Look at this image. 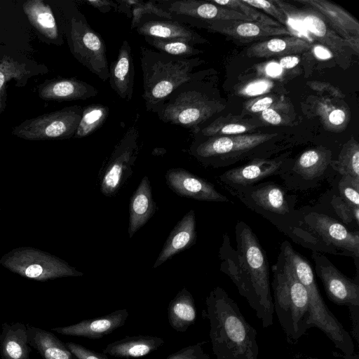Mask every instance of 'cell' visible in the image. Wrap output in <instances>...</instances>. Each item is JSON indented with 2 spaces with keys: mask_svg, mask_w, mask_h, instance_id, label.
I'll return each instance as SVG.
<instances>
[{
  "mask_svg": "<svg viewBox=\"0 0 359 359\" xmlns=\"http://www.w3.org/2000/svg\"><path fill=\"white\" fill-rule=\"evenodd\" d=\"M140 114L137 112L104 167L100 183L104 196L114 195L132 174V167L140 151Z\"/></svg>",
  "mask_w": 359,
  "mask_h": 359,
  "instance_id": "obj_12",
  "label": "cell"
},
{
  "mask_svg": "<svg viewBox=\"0 0 359 359\" xmlns=\"http://www.w3.org/2000/svg\"><path fill=\"white\" fill-rule=\"evenodd\" d=\"M306 84L313 90L321 93L327 92L336 99H343L345 97L340 89L327 82L313 81L307 82Z\"/></svg>",
  "mask_w": 359,
  "mask_h": 359,
  "instance_id": "obj_50",
  "label": "cell"
},
{
  "mask_svg": "<svg viewBox=\"0 0 359 359\" xmlns=\"http://www.w3.org/2000/svg\"><path fill=\"white\" fill-rule=\"evenodd\" d=\"M313 111L320 117L325 130L334 132L344 130L349 122L348 109L340 101L325 97H317L313 102Z\"/></svg>",
  "mask_w": 359,
  "mask_h": 359,
  "instance_id": "obj_33",
  "label": "cell"
},
{
  "mask_svg": "<svg viewBox=\"0 0 359 359\" xmlns=\"http://www.w3.org/2000/svg\"><path fill=\"white\" fill-rule=\"evenodd\" d=\"M27 325L20 322L4 323L0 334L1 359H29Z\"/></svg>",
  "mask_w": 359,
  "mask_h": 359,
  "instance_id": "obj_29",
  "label": "cell"
},
{
  "mask_svg": "<svg viewBox=\"0 0 359 359\" xmlns=\"http://www.w3.org/2000/svg\"><path fill=\"white\" fill-rule=\"evenodd\" d=\"M196 307L192 294L185 287L169 302L168 319L170 327L179 332H185L196 320Z\"/></svg>",
  "mask_w": 359,
  "mask_h": 359,
  "instance_id": "obj_32",
  "label": "cell"
},
{
  "mask_svg": "<svg viewBox=\"0 0 359 359\" xmlns=\"http://www.w3.org/2000/svg\"><path fill=\"white\" fill-rule=\"evenodd\" d=\"M128 315L126 309H118L100 317L83 320L74 325L53 327L51 330L65 336L97 339L123 326Z\"/></svg>",
  "mask_w": 359,
  "mask_h": 359,
  "instance_id": "obj_21",
  "label": "cell"
},
{
  "mask_svg": "<svg viewBox=\"0 0 359 359\" xmlns=\"http://www.w3.org/2000/svg\"><path fill=\"white\" fill-rule=\"evenodd\" d=\"M34 74L25 63L20 62L8 56L0 58V114L6 107V83L15 79L18 83L25 84Z\"/></svg>",
  "mask_w": 359,
  "mask_h": 359,
  "instance_id": "obj_37",
  "label": "cell"
},
{
  "mask_svg": "<svg viewBox=\"0 0 359 359\" xmlns=\"http://www.w3.org/2000/svg\"><path fill=\"white\" fill-rule=\"evenodd\" d=\"M333 355L335 356L342 357L345 359H359L358 355L356 353L351 354V355H345V354L339 355L338 353H333Z\"/></svg>",
  "mask_w": 359,
  "mask_h": 359,
  "instance_id": "obj_56",
  "label": "cell"
},
{
  "mask_svg": "<svg viewBox=\"0 0 359 359\" xmlns=\"http://www.w3.org/2000/svg\"><path fill=\"white\" fill-rule=\"evenodd\" d=\"M248 5L262 10L276 18L278 22L286 26L288 25L289 20L283 11L273 2V1L266 0H243Z\"/></svg>",
  "mask_w": 359,
  "mask_h": 359,
  "instance_id": "obj_46",
  "label": "cell"
},
{
  "mask_svg": "<svg viewBox=\"0 0 359 359\" xmlns=\"http://www.w3.org/2000/svg\"><path fill=\"white\" fill-rule=\"evenodd\" d=\"M203 74L197 72L171 93L156 113L161 121L190 129L194 134L225 108L204 83Z\"/></svg>",
  "mask_w": 359,
  "mask_h": 359,
  "instance_id": "obj_5",
  "label": "cell"
},
{
  "mask_svg": "<svg viewBox=\"0 0 359 359\" xmlns=\"http://www.w3.org/2000/svg\"><path fill=\"white\" fill-rule=\"evenodd\" d=\"M331 167L339 175L359 182V144L354 137L342 145L337 157L332 161Z\"/></svg>",
  "mask_w": 359,
  "mask_h": 359,
  "instance_id": "obj_36",
  "label": "cell"
},
{
  "mask_svg": "<svg viewBox=\"0 0 359 359\" xmlns=\"http://www.w3.org/2000/svg\"><path fill=\"white\" fill-rule=\"evenodd\" d=\"M189 151L201 163L214 168L225 167L246 158H266L260 151L276 133H248L204 137L194 134Z\"/></svg>",
  "mask_w": 359,
  "mask_h": 359,
  "instance_id": "obj_9",
  "label": "cell"
},
{
  "mask_svg": "<svg viewBox=\"0 0 359 359\" xmlns=\"http://www.w3.org/2000/svg\"><path fill=\"white\" fill-rule=\"evenodd\" d=\"M313 8L330 22L332 28L356 54L359 52V22L340 6L327 0H297Z\"/></svg>",
  "mask_w": 359,
  "mask_h": 359,
  "instance_id": "obj_19",
  "label": "cell"
},
{
  "mask_svg": "<svg viewBox=\"0 0 359 359\" xmlns=\"http://www.w3.org/2000/svg\"><path fill=\"white\" fill-rule=\"evenodd\" d=\"M142 72V98L147 111L156 113L165 100L181 84L194 78V69L203 63L198 57H178L140 48Z\"/></svg>",
  "mask_w": 359,
  "mask_h": 359,
  "instance_id": "obj_4",
  "label": "cell"
},
{
  "mask_svg": "<svg viewBox=\"0 0 359 359\" xmlns=\"http://www.w3.org/2000/svg\"><path fill=\"white\" fill-rule=\"evenodd\" d=\"M200 24L211 32H217L234 39L249 42L264 38L289 35L294 36L286 27H275L255 21L224 20L212 22H196L193 25Z\"/></svg>",
  "mask_w": 359,
  "mask_h": 359,
  "instance_id": "obj_18",
  "label": "cell"
},
{
  "mask_svg": "<svg viewBox=\"0 0 359 359\" xmlns=\"http://www.w3.org/2000/svg\"><path fill=\"white\" fill-rule=\"evenodd\" d=\"M314 270L320 279L328 299L348 308L350 317L359 316V284L343 274L323 253L312 251Z\"/></svg>",
  "mask_w": 359,
  "mask_h": 359,
  "instance_id": "obj_15",
  "label": "cell"
},
{
  "mask_svg": "<svg viewBox=\"0 0 359 359\" xmlns=\"http://www.w3.org/2000/svg\"><path fill=\"white\" fill-rule=\"evenodd\" d=\"M165 343L163 338L137 334L125 337L108 344L103 353L118 358H136L145 356L158 350Z\"/></svg>",
  "mask_w": 359,
  "mask_h": 359,
  "instance_id": "obj_26",
  "label": "cell"
},
{
  "mask_svg": "<svg viewBox=\"0 0 359 359\" xmlns=\"http://www.w3.org/2000/svg\"><path fill=\"white\" fill-rule=\"evenodd\" d=\"M273 305L278 322L289 343H296L311 328L309 294L297 277L292 264L280 249L271 266Z\"/></svg>",
  "mask_w": 359,
  "mask_h": 359,
  "instance_id": "obj_3",
  "label": "cell"
},
{
  "mask_svg": "<svg viewBox=\"0 0 359 359\" xmlns=\"http://www.w3.org/2000/svg\"><path fill=\"white\" fill-rule=\"evenodd\" d=\"M155 15L165 18V20H172V16L165 10L161 8L154 1L139 2L134 6L131 12V29H135L139 25L140 20L146 16Z\"/></svg>",
  "mask_w": 359,
  "mask_h": 359,
  "instance_id": "obj_42",
  "label": "cell"
},
{
  "mask_svg": "<svg viewBox=\"0 0 359 359\" xmlns=\"http://www.w3.org/2000/svg\"><path fill=\"white\" fill-rule=\"evenodd\" d=\"M169 187L180 196L198 201L229 202V199L205 180L182 168H172L165 174Z\"/></svg>",
  "mask_w": 359,
  "mask_h": 359,
  "instance_id": "obj_20",
  "label": "cell"
},
{
  "mask_svg": "<svg viewBox=\"0 0 359 359\" xmlns=\"http://www.w3.org/2000/svg\"><path fill=\"white\" fill-rule=\"evenodd\" d=\"M332 151L323 146L304 151L280 177L287 190L305 191L315 189L331 177L334 159Z\"/></svg>",
  "mask_w": 359,
  "mask_h": 359,
  "instance_id": "obj_13",
  "label": "cell"
},
{
  "mask_svg": "<svg viewBox=\"0 0 359 359\" xmlns=\"http://www.w3.org/2000/svg\"><path fill=\"white\" fill-rule=\"evenodd\" d=\"M226 189L288 237L299 224L302 209L295 208L296 196L288 194L283 185L262 181L246 187Z\"/></svg>",
  "mask_w": 359,
  "mask_h": 359,
  "instance_id": "obj_7",
  "label": "cell"
},
{
  "mask_svg": "<svg viewBox=\"0 0 359 359\" xmlns=\"http://www.w3.org/2000/svg\"><path fill=\"white\" fill-rule=\"evenodd\" d=\"M98 90L93 86L75 78L53 79L43 84L39 90V97L45 100H85L95 97Z\"/></svg>",
  "mask_w": 359,
  "mask_h": 359,
  "instance_id": "obj_25",
  "label": "cell"
},
{
  "mask_svg": "<svg viewBox=\"0 0 359 359\" xmlns=\"http://www.w3.org/2000/svg\"><path fill=\"white\" fill-rule=\"evenodd\" d=\"M161 8L179 22L193 25L196 22L224 20L253 21L250 18L232 9L222 7L210 1L198 0L155 1Z\"/></svg>",
  "mask_w": 359,
  "mask_h": 359,
  "instance_id": "obj_16",
  "label": "cell"
},
{
  "mask_svg": "<svg viewBox=\"0 0 359 359\" xmlns=\"http://www.w3.org/2000/svg\"><path fill=\"white\" fill-rule=\"evenodd\" d=\"M283 69L278 62H269L264 65L263 72L267 76L273 79L279 78L283 72Z\"/></svg>",
  "mask_w": 359,
  "mask_h": 359,
  "instance_id": "obj_52",
  "label": "cell"
},
{
  "mask_svg": "<svg viewBox=\"0 0 359 359\" xmlns=\"http://www.w3.org/2000/svg\"><path fill=\"white\" fill-rule=\"evenodd\" d=\"M236 248L227 233L219 249L220 271L227 275L255 311L263 327L273 323V305L269 262L258 238L243 221L235 226Z\"/></svg>",
  "mask_w": 359,
  "mask_h": 359,
  "instance_id": "obj_1",
  "label": "cell"
},
{
  "mask_svg": "<svg viewBox=\"0 0 359 359\" xmlns=\"http://www.w3.org/2000/svg\"><path fill=\"white\" fill-rule=\"evenodd\" d=\"M299 62V58L295 55L282 57L279 60V65L283 69H290L296 67Z\"/></svg>",
  "mask_w": 359,
  "mask_h": 359,
  "instance_id": "obj_55",
  "label": "cell"
},
{
  "mask_svg": "<svg viewBox=\"0 0 359 359\" xmlns=\"http://www.w3.org/2000/svg\"><path fill=\"white\" fill-rule=\"evenodd\" d=\"M273 2L283 11L289 20L302 22L309 34L330 50L337 54L347 46L345 41L328 28L318 14L312 11H299L282 1L274 0Z\"/></svg>",
  "mask_w": 359,
  "mask_h": 359,
  "instance_id": "obj_22",
  "label": "cell"
},
{
  "mask_svg": "<svg viewBox=\"0 0 359 359\" xmlns=\"http://www.w3.org/2000/svg\"><path fill=\"white\" fill-rule=\"evenodd\" d=\"M273 85V82L269 79H256L243 85L239 88L238 93L245 97H258L269 93Z\"/></svg>",
  "mask_w": 359,
  "mask_h": 359,
  "instance_id": "obj_45",
  "label": "cell"
},
{
  "mask_svg": "<svg viewBox=\"0 0 359 359\" xmlns=\"http://www.w3.org/2000/svg\"><path fill=\"white\" fill-rule=\"evenodd\" d=\"M86 4L97 8L102 13L110 12L111 9H114L117 11V4L114 1H106V0H90L86 1Z\"/></svg>",
  "mask_w": 359,
  "mask_h": 359,
  "instance_id": "obj_51",
  "label": "cell"
},
{
  "mask_svg": "<svg viewBox=\"0 0 359 359\" xmlns=\"http://www.w3.org/2000/svg\"><path fill=\"white\" fill-rule=\"evenodd\" d=\"M65 345L75 359H109L103 353L97 352L74 342H66Z\"/></svg>",
  "mask_w": 359,
  "mask_h": 359,
  "instance_id": "obj_49",
  "label": "cell"
},
{
  "mask_svg": "<svg viewBox=\"0 0 359 359\" xmlns=\"http://www.w3.org/2000/svg\"><path fill=\"white\" fill-rule=\"evenodd\" d=\"M306 359H318V358H312V357H307Z\"/></svg>",
  "mask_w": 359,
  "mask_h": 359,
  "instance_id": "obj_57",
  "label": "cell"
},
{
  "mask_svg": "<svg viewBox=\"0 0 359 359\" xmlns=\"http://www.w3.org/2000/svg\"><path fill=\"white\" fill-rule=\"evenodd\" d=\"M155 212L149 180L145 176L133 193L130 201L128 233L130 238L151 218Z\"/></svg>",
  "mask_w": 359,
  "mask_h": 359,
  "instance_id": "obj_30",
  "label": "cell"
},
{
  "mask_svg": "<svg viewBox=\"0 0 359 359\" xmlns=\"http://www.w3.org/2000/svg\"><path fill=\"white\" fill-rule=\"evenodd\" d=\"M139 1H116L117 4V11L127 15L128 18H131L132 9Z\"/></svg>",
  "mask_w": 359,
  "mask_h": 359,
  "instance_id": "obj_53",
  "label": "cell"
},
{
  "mask_svg": "<svg viewBox=\"0 0 359 359\" xmlns=\"http://www.w3.org/2000/svg\"><path fill=\"white\" fill-rule=\"evenodd\" d=\"M280 249L289 258L297 277L308 292L311 313V327L320 329L344 354L355 353L350 334L324 302L309 261L297 252L287 241L282 243Z\"/></svg>",
  "mask_w": 359,
  "mask_h": 359,
  "instance_id": "obj_8",
  "label": "cell"
},
{
  "mask_svg": "<svg viewBox=\"0 0 359 359\" xmlns=\"http://www.w3.org/2000/svg\"><path fill=\"white\" fill-rule=\"evenodd\" d=\"M280 97L276 95H264L256 97L248 101L244 106V109L249 113H261L270 107Z\"/></svg>",
  "mask_w": 359,
  "mask_h": 359,
  "instance_id": "obj_48",
  "label": "cell"
},
{
  "mask_svg": "<svg viewBox=\"0 0 359 359\" xmlns=\"http://www.w3.org/2000/svg\"><path fill=\"white\" fill-rule=\"evenodd\" d=\"M202 316L209 321L212 349L217 359H257V330L223 288L215 287L210 292Z\"/></svg>",
  "mask_w": 359,
  "mask_h": 359,
  "instance_id": "obj_2",
  "label": "cell"
},
{
  "mask_svg": "<svg viewBox=\"0 0 359 359\" xmlns=\"http://www.w3.org/2000/svg\"><path fill=\"white\" fill-rule=\"evenodd\" d=\"M210 1L218 6L228 8L242 13L253 21L275 27L282 26L278 21L272 19L264 13L260 12L257 8L248 5L244 3L243 0H212Z\"/></svg>",
  "mask_w": 359,
  "mask_h": 359,
  "instance_id": "obj_41",
  "label": "cell"
},
{
  "mask_svg": "<svg viewBox=\"0 0 359 359\" xmlns=\"http://www.w3.org/2000/svg\"><path fill=\"white\" fill-rule=\"evenodd\" d=\"M289 237L312 251L359 259L358 231L323 212L302 209L299 224Z\"/></svg>",
  "mask_w": 359,
  "mask_h": 359,
  "instance_id": "obj_6",
  "label": "cell"
},
{
  "mask_svg": "<svg viewBox=\"0 0 359 359\" xmlns=\"http://www.w3.org/2000/svg\"><path fill=\"white\" fill-rule=\"evenodd\" d=\"M22 8L30 23L50 40H60L58 27L50 6L41 0L26 1Z\"/></svg>",
  "mask_w": 359,
  "mask_h": 359,
  "instance_id": "obj_34",
  "label": "cell"
},
{
  "mask_svg": "<svg viewBox=\"0 0 359 359\" xmlns=\"http://www.w3.org/2000/svg\"><path fill=\"white\" fill-rule=\"evenodd\" d=\"M257 127V123L252 120L229 114L217 118L194 134L204 137L237 135L248 134Z\"/></svg>",
  "mask_w": 359,
  "mask_h": 359,
  "instance_id": "obj_35",
  "label": "cell"
},
{
  "mask_svg": "<svg viewBox=\"0 0 359 359\" xmlns=\"http://www.w3.org/2000/svg\"><path fill=\"white\" fill-rule=\"evenodd\" d=\"M65 28L74 57L91 73L106 81L109 76V67L105 42L75 4L67 6Z\"/></svg>",
  "mask_w": 359,
  "mask_h": 359,
  "instance_id": "obj_10",
  "label": "cell"
},
{
  "mask_svg": "<svg viewBox=\"0 0 359 359\" xmlns=\"http://www.w3.org/2000/svg\"><path fill=\"white\" fill-rule=\"evenodd\" d=\"M83 108L74 105L27 119L13 128L12 133L28 140L67 139L74 136Z\"/></svg>",
  "mask_w": 359,
  "mask_h": 359,
  "instance_id": "obj_14",
  "label": "cell"
},
{
  "mask_svg": "<svg viewBox=\"0 0 359 359\" xmlns=\"http://www.w3.org/2000/svg\"><path fill=\"white\" fill-rule=\"evenodd\" d=\"M144 40L157 51L174 57L189 58L202 53L194 46L182 41L152 36H144Z\"/></svg>",
  "mask_w": 359,
  "mask_h": 359,
  "instance_id": "obj_39",
  "label": "cell"
},
{
  "mask_svg": "<svg viewBox=\"0 0 359 359\" xmlns=\"http://www.w3.org/2000/svg\"><path fill=\"white\" fill-rule=\"evenodd\" d=\"M290 163L286 156L275 158H255L246 164L233 168L218 176L226 189H238L254 185L269 177L283 174Z\"/></svg>",
  "mask_w": 359,
  "mask_h": 359,
  "instance_id": "obj_17",
  "label": "cell"
},
{
  "mask_svg": "<svg viewBox=\"0 0 359 359\" xmlns=\"http://www.w3.org/2000/svg\"><path fill=\"white\" fill-rule=\"evenodd\" d=\"M196 238L195 212L191 210L170 232L153 267L159 266L175 255L190 248L194 244Z\"/></svg>",
  "mask_w": 359,
  "mask_h": 359,
  "instance_id": "obj_27",
  "label": "cell"
},
{
  "mask_svg": "<svg viewBox=\"0 0 359 359\" xmlns=\"http://www.w3.org/2000/svg\"><path fill=\"white\" fill-rule=\"evenodd\" d=\"M137 34L167 40L185 42L191 45L204 43L205 39L199 34L173 20L142 18L135 28Z\"/></svg>",
  "mask_w": 359,
  "mask_h": 359,
  "instance_id": "obj_24",
  "label": "cell"
},
{
  "mask_svg": "<svg viewBox=\"0 0 359 359\" xmlns=\"http://www.w3.org/2000/svg\"><path fill=\"white\" fill-rule=\"evenodd\" d=\"M206 341H199L185 346L170 354L165 359H211L203 350Z\"/></svg>",
  "mask_w": 359,
  "mask_h": 359,
  "instance_id": "obj_47",
  "label": "cell"
},
{
  "mask_svg": "<svg viewBox=\"0 0 359 359\" xmlns=\"http://www.w3.org/2000/svg\"><path fill=\"white\" fill-rule=\"evenodd\" d=\"M313 53L318 59L323 60H329L333 56L328 48L319 44L313 46Z\"/></svg>",
  "mask_w": 359,
  "mask_h": 359,
  "instance_id": "obj_54",
  "label": "cell"
},
{
  "mask_svg": "<svg viewBox=\"0 0 359 359\" xmlns=\"http://www.w3.org/2000/svg\"><path fill=\"white\" fill-rule=\"evenodd\" d=\"M330 203L332 210L345 226H351L354 223L359 226V207L351 206L337 193L332 196Z\"/></svg>",
  "mask_w": 359,
  "mask_h": 359,
  "instance_id": "obj_43",
  "label": "cell"
},
{
  "mask_svg": "<svg viewBox=\"0 0 359 359\" xmlns=\"http://www.w3.org/2000/svg\"><path fill=\"white\" fill-rule=\"evenodd\" d=\"M293 108L290 102L280 97L270 107L260 113L261 119L270 125L285 126L293 119Z\"/></svg>",
  "mask_w": 359,
  "mask_h": 359,
  "instance_id": "obj_40",
  "label": "cell"
},
{
  "mask_svg": "<svg viewBox=\"0 0 359 359\" xmlns=\"http://www.w3.org/2000/svg\"><path fill=\"white\" fill-rule=\"evenodd\" d=\"M340 176V175H339ZM338 195L348 205L359 207V182L348 176H340L337 184Z\"/></svg>",
  "mask_w": 359,
  "mask_h": 359,
  "instance_id": "obj_44",
  "label": "cell"
},
{
  "mask_svg": "<svg viewBox=\"0 0 359 359\" xmlns=\"http://www.w3.org/2000/svg\"><path fill=\"white\" fill-rule=\"evenodd\" d=\"M109 85L117 95L130 101L133 95L135 65L132 48L128 40L122 42L116 58L109 67Z\"/></svg>",
  "mask_w": 359,
  "mask_h": 359,
  "instance_id": "obj_23",
  "label": "cell"
},
{
  "mask_svg": "<svg viewBox=\"0 0 359 359\" xmlns=\"http://www.w3.org/2000/svg\"><path fill=\"white\" fill-rule=\"evenodd\" d=\"M28 342L43 359H75L69 348L51 332L27 325Z\"/></svg>",
  "mask_w": 359,
  "mask_h": 359,
  "instance_id": "obj_31",
  "label": "cell"
},
{
  "mask_svg": "<svg viewBox=\"0 0 359 359\" xmlns=\"http://www.w3.org/2000/svg\"><path fill=\"white\" fill-rule=\"evenodd\" d=\"M0 264L22 277L37 281L83 275L64 260L30 247L13 249L2 256Z\"/></svg>",
  "mask_w": 359,
  "mask_h": 359,
  "instance_id": "obj_11",
  "label": "cell"
},
{
  "mask_svg": "<svg viewBox=\"0 0 359 359\" xmlns=\"http://www.w3.org/2000/svg\"><path fill=\"white\" fill-rule=\"evenodd\" d=\"M109 114V107L101 104H92L83 109L81 118L74 137L88 136L100 128Z\"/></svg>",
  "mask_w": 359,
  "mask_h": 359,
  "instance_id": "obj_38",
  "label": "cell"
},
{
  "mask_svg": "<svg viewBox=\"0 0 359 359\" xmlns=\"http://www.w3.org/2000/svg\"><path fill=\"white\" fill-rule=\"evenodd\" d=\"M311 47V43L306 39L290 36L254 43L247 49L246 55L250 57H284L308 51Z\"/></svg>",
  "mask_w": 359,
  "mask_h": 359,
  "instance_id": "obj_28",
  "label": "cell"
}]
</instances>
